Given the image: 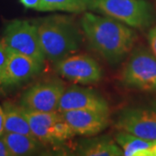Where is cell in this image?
I'll return each instance as SVG.
<instances>
[{"label":"cell","mask_w":156,"mask_h":156,"mask_svg":"<svg viewBox=\"0 0 156 156\" xmlns=\"http://www.w3.org/2000/svg\"><path fill=\"white\" fill-rule=\"evenodd\" d=\"M81 26L90 47L112 64L129 54L136 41L131 27L108 16L86 12L81 18Z\"/></svg>","instance_id":"6da1fadb"},{"label":"cell","mask_w":156,"mask_h":156,"mask_svg":"<svg viewBox=\"0 0 156 156\" xmlns=\"http://www.w3.org/2000/svg\"><path fill=\"white\" fill-rule=\"evenodd\" d=\"M45 58L57 63L77 52L82 36L76 24L66 17H46L37 25Z\"/></svg>","instance_id":"7a4b0ae2"},{"label":"cell","mask_w":156,"mask_h":156,"mask_svg":"<svg viewBox=\"0 0 156 156\" xmlns=\"http://www.w3.org/2000/svg\"><path fill=\"white\" fill-rule=\"evenodd\" d=\"M88 9L103 14L131 28L146 29L156 21L154 6L146 0H87Z\"/></svg>","instance_id":"3957f363"},{"label":"cell","mask_w":156,"mask_h":156,"mask_svg":"<svg viewBox=\"0 0 156 156\" xmlns=\"http://www.w3.org/2000/svg\"><path fill=\"white\" fill-rule=\"evenodd\" d=\"M122 83L142 91H156V57L140 47L132 52L122 73Z\"/></svg>","instance_id":"277c9868"},{"label":"cell","mask_w":156,"mask_h":156,"mask_svg":"<svg viewBox=\"0 0 156 156\" xmlns=\"http://www.w3.org/2000/svg\"><path fill=\"white\" fill-rule=\"evenodd\" d=\"M8 50L44 63L45 56L39 39L37 25L26 20H13L5 27L2 39Z\"/></svg>","instance_id":"5b68a950"},{"label":"cell","mask_w":156,"mask_h":156,"mask_svg":"<svg viewBox=\"0 0 156 156\" xmlns=\"http://www.w3.org/2000/svg\"><path fill=\"white\" fill-rule=\"evenodd\" d=\"M115 128L142 139L156 140V102L124 108L119 114Z\"/></svg>","instance_id":"8992f818"},{"label":"cell","mask_w":156,"mask_h":156,"mask_svg":"<svg viewBox=\"0 0 156 156\" xmlns=\"http://www.w3.org/2000/svg\"><path fill=\"white\" fill-rule=\"evenodd\" d=\"M65 89V86L58 80L39 83L23 93L20 105L24 109L31 111H57Z\"/></svg>","instance_id":"52a82bcc"},{"label":"cell","mask_w":156,"mask_h":156,"mask_svg":"<svg viewBox=\"0 0 156 156\" xmlns=\"http://www.w3.org/2000/svg\"><path fill=\"white\" fill-rule=\"evenodd\" d=\"M56 70L62 77L76 83H95L102 76L99 63L87 55L68 56L56 63Z\"/></svg>","instance_id":"ba28073f"},{"label":"cell","mask_w":156,"mask_h":156,"mask_svg":"<svg viewBox=\"0 0 156 156\" xmlns=\"http://www.w3.org/2000/svg\"><path fill=\"white\" fill-rule=\"evenodd\" d=\"M73 109L94 110L109 114L108 104L101 95L93 89H85L76 85L65 89L57 111L63 113Z\"/></svg>","instance_id":"9c48e42d"},{"label":"cell","mask_w":156,"mask_h":156,"mask_svg":"<svg viewBox=\"0 0 156 156\" xmlns=\"http://www.w3.org/2000/svg\"><path fill=\"white\" fill-rule=\"evenodd\" d=\"M8 56L0 79V85L20 83L34 76L41 70L42 64L30 56L7 49Z\"/></svg>","instance_id":"30bf717a"},{"label":"cell","mask_w":156,"mask_h":156,"mask_svg":"<svg viewBox=\"0 0 156 156\" xmlns=\"http://www.w3.org/2000/svg\"><path fill=\"white\" fill-rule=\"evenodd\" d=\"M76 134L93 136L107 128L109 114L94 110L73 109L62 113Z\"/></svg>","instance_id":"8fae6325"},{"label":"cell","mask_w":156,"mask_h":156,"mask_svg":"<svg viewBox=\"0 0 156 156\" xmlns=\"http://www.w3.org/2000/svg\"><path fill=\"white\" fill-rule=\"evenodd\" d=\"M23 111L34 137L43 145L50 144V128L57 121L62 118V113L58 111H31L24 108Z\"/></svg>","instance_id":"7c38bea8"},{"label":"cell","mask_w":156,"mask_h":156,"mask_svg":"<svg viewBox=\"0 0 156 156\" xmlns=\"http://www.w3.org/2000/svg\"><path fill=\"white\" fill-rule=\"evenodd\" d=\"M115 140L122 148L125 156H151V152L156 140L142 139L134 134L120 131Z\"/></svg>","instance_id":"4fadbf2b"},{"label":"cell","mask_w":156,"mask_h":156,"mask_svg":"<svg viewBox=\"0 0 156 156\" xmlns=\"http://www.w3.org/2000/svg\"><path fill=\"white\" fill-rule=\"evenodd\" d=\"M3 108L5 115V132L25 134L35 138L21 105L18 106L12 102L7 101L4 104Z\"/></svg>","instance_id":"5bb4252c"},{"label":"cell","mask_w":156,"mask_h":156,"mask_svg":"<svg viewBox=\"0 0 156 156\" xmlns=\"http://www.w3.org/2000/svg\"><path fill=\"white\" fill-rule=\"evenodd\" d=\"M2 136L11 156L33 154L39 150L40 146L42 145L37 139L25 134L5 132Z\"/></svg>","instance_id":"9a60e30c"},{"label":"cell","mask_w":156,"mask_h":156,"mask_svg":"<svg viewBox=\"0 0 156 156\" xmlns=\"http://www.w3.org/2000/svg\"><path fill=\"white\" fill-rule=\"evenodd\" d=\"M79 154L87 156H121L122 148L115 140L108 137H101L86 140L80 146Z\"/></svg>","instance_id":"2e32d148"},{"label":"cell","mask_w":156,"mask_h":156,"mask_svg":"<svg viewBox=\"0 0 156 156\" xmlns=\"http://www.w3.org/2000/svg\"><path fill=\"white\" fill-rule=\"evenodd\" d=\"M88 9L87 0H41L37 11L83 12Z\"/></svg>","instance_id":"e0dca14e"},{"label":"cell","mask_w":156,"mask_h":156,"mask_svg":"<svg viewBox=\"0 0 156 156\" xmlns=\"http://www.w3.org/2000/svg\"><path fill=\"white\" fill-rule=\"evenodd\" d=\"M75 135H76V133L62 116L61 120L57 121L52 126V128H50V144L65 141L67 140L73 138Z\"/></svg>","instance_id":"ac0fdd59"},{"label":"cell","mask_w":156,"mask_h":156,"mask_svg":"<svg viewBox=\"0 0 156 156\" xmlns=\"http://www.w3.org/2000/svg\"><path fill=\"white\" fill-rule=\"evenodd\" d=\"M7 56H8L7 48H6L5 44L3 43V41L0 40V79H1V76L3 74L4 69L5 66Z\"/></svg>","instance_id":"d6986e66"},{"label":"cell","mask_w":156,"mask_h":156,"mask_svg":"<svg viewBox=\"0 0 156 156\" xmlns=\"http://www.w3.org/2000/svg\"><path fill=\"white\" fill-rule=\"evenodd\" d=\"M147 39H148L151 52L156 57V25L151 27L150 30L147 34Z\"/></svg>","instance_id":"ffe728a7"},{"label":"cell","mask_w":156,"mask_h":156,"mask_svg":"<svg viewBox=\"0 0 156 156\" xmlns=\"http://www.w3.org/2000/svg\"><path fill=\"white\" fill-rule=\"evenodd\" d=\"M21 4L26 8L30 9H35V10H38L39 5L41 4V0H20Z\"/></svg>","instance_id":"44dd1931"},{"label":"cell","mask_w":156,"mask_h":156,"mask_svg":"<svg viewBox=\"0 0 156 156\" xmlns=\"http://www.w3.org/2000/svg\"><path fill=\"white\" fill-rule=\"evenodd\" d=\"M0 156H11L3 136H0Z\"/></svg>","instance_id":"7402d4cb"},{"label":"cell","mask_w":156,"mask_h":156,"mask_svg":"<svg viewBox=\"0 0 156 156\" xmlns=\"http://www.w3.org/2000/svg\"><path fill=\"white\" fill-rule=\"evenodd\" d=\"M5 115L4 108L0 105V136L5 133Z\"/></svg>","instance_id":"603a6c76"},{"label":"cell","mask_w":156,"mask_h":156,"mask_svg":"<svg viewBox=\"0 0 156 156\" xmlns=\"http://www.w3.org/2000/svg\"><path fill=\"white\" fill-rule=\"evenodd\" d=\"M151 156H156V142L155 144H154V147H153V149H152Z\"/></svg>","instance_id":"cb8c5ba5"}]
</instances>
